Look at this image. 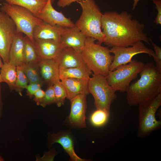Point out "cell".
Instances as JSON below:
<instances>
[{
	"mask_svg": "<svg viewBox=\"0 0 161 161\" xmlns=\"http://www.w3.org/2000/svg\"><path fill=\"white\" fill-rule=\"evenodd\" d=\"M145 25L126 11L119 13L108 11L103 14L101 29L104 42L108 47H129L139 41L151 44L149 38L144 30Z\"/></svg>",
	"mask_w": 161,
	"mask_h": 161,
	"instance_id": "6da1fadb",
	"label": "cell"
},
{
	"mask_svg": "<svg viewBox=\"0 0 161 161\" xmlns=\"http://www.w3.org/2000/svg\"><path fill=\"white\" fill-rule=\"evenodd\" d=\"M140 78L130 85L126 91L130 106H137L161 93V72L152 62L147 63L140 73Z\"/></svg>",
	"mask_w": 161,
	"mask_h": 161,
	"instance_id": "7a4b0ae2",
	"label": "cell"
},
{
	"mask_svg": "<svg viewBox=\"0 0 161 161\" xmlns=\"http://www.w3.org/2000/svg\"><path fill=\"white\" fill-rule=\"evenodd\" d=\"M93 38L87 37L80 53L87 66L94 74L106 77L114 59L108 47L95 43Z\"/></svg>",
	"mask_w": 161,
	"mask_h": 161,
	"instance_id": "3957f363",
	"label": "cell"
},
{
	"mask_svg": "<svg viewBox=\"0 0 161 161\" xmlns=\"http://www.w3.org/2000/svg\"><path fill=\"white\" fill-rule=\"evenodd\" d=\"M77 2L82 9L81 14L75 24L86 37L95 38L101 44L105 36L101 29L103 14L95 0H82Z\"/></svg>",
	"mask_w": 161,
	"mask_h": 161,
	"instance_id": "277c9868",
	"label": "cell"
},
{
	"mask_svg": "<svg viewBox=\"0 0 161 161\" xmlns=\"http://www.w3.org/2000/svg\"><path fill=\"white\" fill-rule=\"evenodd\" d=\"M161 105V93L139 106L137 136L145 137L161 127V122L156 117V113Z\"/></svg>",
	"mask_w": 161,
	"mask_h": 161,
	"instance_id": "5b68a950",
	"label": "cell"
},
{
	"mask_svg": "<svg viewBox=\"0 0 161 161\" xmlns=\"http://www.w3.org/2000/svg\"><path fill=\"white\" fill-rule=\"evenodd\" d=\"M0 9L12 19L16 25L17 32L25 34L34 41V29L43 21L35 16L28 9L18 5L4 2Z\"/></svg>",
	"mask_w": 161,
	"mask_h": 161,
	"instance_id": "8992f818",
	"label": "cell"
},
{
	"mask_svg": "<svg viewBox=\"0 0 161 161\" xmlns=\"http://www.w3.org/2000/svg\"><path fill=\"white\" fill-rule=\"evenodd\" d=\"M89 93L93 96L97 109L104 110L110 114L111 103L116 97V91L108 83L106 77L93 74L88 81Z\"/></svg>",
	"mask_w": 161,
	"mask_h": 161,
	"instance_id": "52a82bcc",
	"label": "cell"
},
{
	"mask_svg": "<svg viewBox=\"0 0 161 161\" xmlns=\"http://www.w3.org/2000/svg\"><path fill=\"white\" fill-rule=\"evenodd\" d=\"M144 64L135 59L109 71L106 77L109 84L116 91L126 92L130 83L135 79Z\"/></svg>",
	"mask_w": 161,
	"mask_h": 161,
	"instance_id": "ba28073f",
	"label": "cell"
},
{
	"mask_svg": "<svg viewBox=\"0 0 161 161\" xmlns=\"http://www.w3.org/2000/svg\"><path fill=\"white\" fill-rule=\"evenodd\" d=\"M143 42L138 41L133 46L127 47H111L110 52L113 54L114 59L110 67V71L114 70L119 66L130 62L133 57L135 55L144 53L153 57L154 52L147 47Z\"/></svg>",
	"mask_w": 161,
	"mask_h": 161,
	"instance_id": "9c48e42d",
	"label": "cell"
},
{
	"mask_svg": "<svg viewBox=\"0 0 161 161\" xmlns=\"http://www.w3.org/2000/svg\"><path fill=\"white\" fill-rule=\"evenodd\" d=\"M17 32L13 20L0 9V55L3 63L9 62L10 47Z\"/></svg>",
	"mask_w": 161,
	"mask_h": 161,
	"instance_id": "30bf717a",
	"label": "cell"
},
{
	"mask_svg": "<svg viewBox=\"0 0 161 161\" xmlns=\"http://www.w3.org/2000/svg\"><path fill=\"white\" fill-rule=\"evenodd\" d=\"M86 95H80L70 100L71 110L68 117L70 125L76 127H86V112L87 107Z\"/></svg>",
	"mask_w": 161,
	"mask_h": 161,
	"instance_id": "8fae6325",
	"label": "cell"
},
{
	"mask_svg": "<svg viewBox=\"0 0 161 161\" xmlns=\"http://www.w3.org/2000/svg\"><path fill=\"white\" fill-rule=\"evenodd\" d=\"M36 17L53 26L71 27L75 26L70 18L66 17L62 12H58L53 8L51 0H47L45 5Z\"/></svg>",
	"mask_w": 161,
	"mask_h": 161,
	"instance_id": "7c38bea8",
	"label": "cell"
},
{
	"mask_svg": "<svg viewBox=\"0 0 161 161\" xmlns=\"http://www.w3.org/2000/svg\"><path fill=\"white\" fill-rule=\"evenodd\" d=\"M48 142L49 148L55 143H58L69 155L73 161H85L86 160L81 158L75 153L74 149L73 139L71 134L68 131H60L57 133L48 134Z\"/></svg>",
	"mask_w": 161,
	"mask_h": 161,
	"instance_id": "4fadbf2b",
	"label": "cell"
},
{
	"mask_svg": "<svg viewBox=\"0 0 161 161\" xmlns=\"http://www.w3.org/2000/svg\"><path fill=\"white\" fill-rule=\"evenodd\" d=\"M87 37L75 26L64 27L61 35L60 42L63 48L72 47L80 52Z\"/></svg>",
	"mask_w": 161,
	"mask_h": 161,
	"instance_id": "5bb4252c",
	"label": "cell"
},
{
	"mask_svg": "<svg viewBox=\"0 0 161 161\" xmlns=\"http://www.w3.org/2000/svg\"><path fill=\"white\" fill-rule=\"evenodd\" d=\"M34 42L41 60H55L63 48L60 42L53 40L36 39Z\"/></svg>",
	"mask_w": 161,
	"mask_h": 161,
	"instance_id": "9a60e30c",
	"label": "cell"
},
{
	"mask_svg": "<svg viewBox=\"0 0 161 161\" xmlns=\"http://www.w3.org/2000/svg\"><path fill=\"white\" fill-rule=\"evenodd\" d=\"M59 69L77 67L86 64L80 52L72 47H64L55 60Z\"/></svg>",
	"mask_w": 161,
	"mask_h": 161,
	"instance_id": "2e32d148",
	"label": "cell"
},
{
	"mask_svg": "<svg viewBox=\"0 0 161 161\" xmlns=\"http://www.w3.org/2000/svg\"><path fill=\"white\" fill-rule=\"evenodd\" d=\"M24 37L23 33L17 32L10 47L9 62L16 67L25 64Z\"/></svg>",
	"mask_w": 161,
	"mask_h": 161,
	"instance_id": "e0dca14e",
	"label": "cell"
},
{
	"mask_svg": "<svg viewBox=\"0 0 161 161\" xmlns=\"http://www.w3.org/2000/svg\"><path fill=\"white\" fill-rule=\"evenodd\" d=\"M64 27L53 26L43 21L34 28L33 40L50 39L60 42L61 35Z\"/></svg>",
	"mask_w": 161,
	"mask_h": 161,
	"instance_id": "ac0fdd59",
	"label": "cell"
},
{
	"mask_svg": "<svg viewBox=\"0 0 161 161\" xmlns=\"http://www.w3.org/2000/svg\"><path fill=\"white\" fill-rule=\"evenodd\" d=\"M60 80L66 90L67 98L69 100L79 95H87L89 93L88 88L89 80L69 78Z\"/></svg>",
	"mask_w": 161,
	"mask_h": 161,
	"instance_id": "d6986e66",
	"label": "cell"
},
{
	"mask_svg": "<svg viewBox=\"0 0 161 161\" xmlns=\"http://www.w3.org/2000/svg\"><path fill=\"white\" fill-rule=\"evenodd\" d=\"M42 78L51 85L58 80L59 78V69L54 60H41L38 64Z\"/></svg>",
	"mask_w": 161,
	"mask_h": 161,
	"instance_id": "ffe728a7",
	"label": "cell"
},
{
	"mask_svg": "<svg viewBox=\"0 0 161 161\" xmlns=\"http://www.w3.org/2000/svg\"><path fill=\"white\" fill-rule=\"evenodd\" d=\"M92 73L85 64L76 67L59 69V78L60 80L69 78L89 80Z\"/></svg>",
	"mask_w": 161,
	"mask_h": 161,
	"instance_id": "44dd1931",
	"label": "cell"
},
{
	"mask_svg": "<svg viewBox=\"0 0 161 161\" xmlns=\"http://www.w3.org/2000/svg\"><path fill=\"white\" fill-rule=\"evenodd\" d=\"M11 4L23 7L37 16L46 4L48 0H4Z\"/></svg>",
	"mask_w": 161,
	"mask_h": 161,
	"instance_id": "7402d4cb",
	"label": "cell"
},
{
	"mask_svg": "<svg viewBox=\"0 0 161 161\" xmlns=\"http://www.w3.org/2000/svg\"><path fill=\"white\" fill-rule=\"evenodd\" d=\"M0 75L3 82L7 84L10 90H14L17 76L16 67L9 62L3 63L0 69Z\"/></svg>",
	"mask_w": 161,
	"mask_h": 161,
	"instance_id": "603a6c76",
	"label": "cell"
},
{
	"mask_svg": "<svg viewBox=\"0 0 161 161\" xmlns=\"http://www.w3.org/2000/svg\"><path fill=\"white\" fill-rule=\"evenodd\" d=\"M25 64H38L41 60L38 53L34 41L24 37Z\"/></svg>",
	"mask_w": 161,
	"mask_h": 161,
	"instance_id": "cb8c5ba5",
	"label": "cell"
},
{
	"mask_svg": "<svg viewBox=\"0 0 161 161\" xmlns=\"http://www.w3.org/2000/svg\"><path fill=\"white\" fill-rule=\"evenodd\" d=\"M24 72L30 83H37L42 85L38 64H25L23 66Z\"/></svg>",
	"mask_w": 161,
	"mask_h": 161,
	"instance_id": "d4e9b609",
	"label": "cell"
},
{
	"mask_svg": "<svg viewBox=\"0 0 161 161\" xmlns=\"http://www.w3.org/2000/svg\"><path fill=\"white\" fill-rule=\"evenodd\" d=\"M23 66H16L17 76L14 90L21 96V91L26 89L29 82L24 72Z\"/></svg>",
	"mask_w": 161,
	"mask_h": 161,
	"instance_id": "484cf974",
	"label": "cell"
},
{
	"mask_svg": "<svg viewBox=\"0 0 161 161\" xmlns=\"http://www.w3.org/2000/svg\"><path fill=\"white\" fill-rule=\"evenodd\" d=\"M53 86L55 95V103L58 107H60L64 105L65 99L67 97L66 90L60 80L54 83Z\"/></svg>",
	"mask_w": 161,
	"mask_h": 161,
	"instance_id": "4316f807",
	"label": "cell"
},
{
	"mask_svg": "<svg viewBox=\"0 0 161 161\" xmlns=\"http://www.w3.org/2000/svg\"><path fill=\"white\" fill-rule=\"evenodd\" d=\"M109 113L102 109H96L92 114L90 121L96 126H100L105 124L110 116Z\"/></svg>",
	"mask_w": 161,
	"mask_h": 161,
	"instance_id": "83f0119b",
	"label": "cell"
},
{
	"mask_svg": "<svg viewBox=\"0 0 161 161\" xmlns=\"http://www.w3.org/2000/svg\"><path fill=\"white\" fill-rule=\"evenodd\" d=\"M55 98L53 85H51L45 91L44 96L40 105L45 107L47 105L55 103Z\"/></svg>",
	"mask_w": 161,
	"mask_h": 161,
	"instance_id": "f1b7e54d",
	"label": "cell"
},
{
	"mask_svg": "<svg viewBox=\"0 0 161 161\" xmlns=\"http://www.w3.org/2000/svg\"><path fill=\"white\" fill-rule=\"evenodd\" d=\"M149 40L153 47L154 54L153 56L154 60L156 66L157 70L161 72V48L155 44L149 38Z\"/></svg>",
	"mask_w": 161,
	"mask_h": 161,
	"instance_id": "f546056e",
	"label": "cell"
},
{
	"mask_svg": "<svg viewBox=\"0 0 161 161\" xmlns=\"http://www.w3.org/2000/svg\"><path fill=\"white\" fill-rule=\"evenodd\" d=\"M42 85L37 83H30L26 89H27V95L30 98L33 97L35 92L39 89L41 88Z\"/></svg>",
	"mask_w": 161,
	"mask_h": 161,
	"instance_id": "4dcf8cb0",
	"label": "cell"
},
{
	"mask_svg": "<svg viewBox=\"0 0 161 161\" xmlns=\"http://www.w3.org/2000/svg\"><path fill=\"white\" fill-rule=\"evenodd\" d=\"M155 5L157 13V16L154 21V22L157 25H161V0H151Z\"/></svg>",
	"mask_w": 161,
	"mask_h": 161,
	"instance_id": "1f68e13d",
	"label": "cell"
},
{
	"mask_svg": "<svg viewBox=\"0 0 161 161\" xmlns=\"http://www.w3.org/2000/svg\"><path fill=\"white\" fill-rule=\"evenodd\" d=\"M45 94V92L41 88L39 89L35 93L33 100L38 105H40Z\"/></svg>",
	"mask_w": 161,
	"mask_h": 161,
	"instance_id": "d6a6232c",
	"label": "cell"
},
{
	"mask_svg": "<svg viewBox=\"0 0 161 161\" xmlns=\"http://www.w3.org/2000/svg\"><path fill=\"white\" fill-rule=\"evenodd\" d=\"M55 154L54 151H52V152L50 151L45 153L42 157H37L36 161L53 160Z\"/></svg>",
	"mask_w": 161,
	"mask_h": 161,
	"instance_id": "836d02e7",
	"label": "cell"
},
{
	"mask_svg": "<svg viewBox=\"0 0 161 161\" xmlns=\"http://www.w3.org/2000/svg\"><path fill=\"white\" fill-rule=\"evenodd\" d=\"M82 0H58L57 3L59 7L64 8L69 6L72 3Z\"/></svg>",
	"mask_w": 161,
	"mask_h": 161,
	"instance_id": "e575fe53",
	"label": "cell"
},
{
	"mask_svg": "<svg viewBox=\"0 0 161 161\" xmlns=\"http://www.w3.org/2000/svg\"><path fill=\"white\" fill-rule=\"evenodd\" d=\"M1 85L0 83V119L2 114V104L1 96Z\"/></svg>",
	"mask_w": 161,
	"mask_h": 161,
	"instance_id": "d590c367",
	"label": "cell"
},
{
	"mask_svg": "<svg viewBox=\"0 0 161 161\" xmlns=\"http://www.w3.org/2000/svg\"><path fill=\"white\" fill-rule=\"evenodd\" d=\"M140 0H133V4L132 5V10H134L138 2Z\"/></svg>",
	"mask_w": 161,
	"mask_h": 161,
	"instance_id": "8d00e7d4",
	"label": "cell"
},
{
	"mask_svg": "<svg viewBox=\"0 0 161 161\" xmlns=\"http://www.w3.org/2000/svg\"><path fill=\"white\" fill-rule=\"evenodd\" d=\"M2 59L0 55V69L3 64V63L2 62Z\"/></svg>",
	"mask_w": 161,
	"mask_h": 161,
	"instance_id": "74e56055",
	"label": "cell"
},
{
	"mask_svg": "<svg viewBox=\"0 0 161 161\" xmlns=\"http://www.w3.org/2000/svg\"><path fill=\"white\" fill-rule=\"evenodd\" d=\"M2 82H3V81L0 75V83H1Z\"/></svg>",
	"mask_w": 161,
	"mask_h": 161,
	"instance_id": "f35d334b",
	"label": "cell"
},
{
	"mask_svg": "<svg viewBox=\"0 0 161 161\" xmlns=\"http://www.w3.org/2000/svg\"><path fill=\"white\" fill-rule=\"evenodd\" d=\"M4 160L2 157L0 155V161H3Z\"/></svg>",
	"mask_w": 161,
	"mask_h": 161,
	"instance_id": "ab89813d",
	"label": "cell"
}]
</instances>
